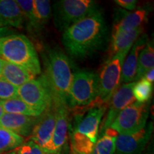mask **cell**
Returning a JSON list of instances; mask_svg holds the SVG:
<instances>
[{
  "label": "cell",
  "mask_w": 154,
  "mask_h": 154,
  "mask_svg": "<svg viewBox=\"0 0 154 154\" xmlns=\"http://www.w3.org/2000/svg\"><path fill=\"white\" fill-rule=\"evenodd\" d=\"M107 38L105 19L97 9L63 32L62 42L72 57L82 59L102 49Z\"/></svg>",
  "instance_id": "1"
},
{
  "label": "cell",
  "mask_w": 154,
  "mask_h": 154,
  "mask_svg": "<svg viewBox=\"0 0 154 154\" xmlns=\"http://www.w3.org/2000/svg\"><path fill=\"white\" fill-rule=\"evenodd\" d=\"M44 76L55 108L69 109V97L74 73L68 57L57 49L48 51L44 60Z\"/></svg>",
  "instance_id": "2"
},
{
  "label": "cell",
  "mask_w": 154,
  "mask_h": 154,
  "mask_svg": "<svg viewBox=\"0 0 154 154\" xmlns=\"http://www.w3.org/2000/svg\"><path fill=\"white\" fill-rule=\"evenodd\" d=\"M0 59L26 69L34 76L41 74L42 68L33 44L23 34L0 37Z\"/></svg>",
  "instance_id": "3"
},
{
  "label": "cell",
  "mask_w": 154,
  "mask_h": 154,
  "mask_svg": "<svg viewBox=\"0 0 154 154\" xmlns=\"http://www.w3.org/2000/svg\"><path fill=\"white\" fill-rule=\"evenodd\" d=\"M107 105H94L84 116H76L71 140L74 154H91L97 141L100 124Z\"/></svg>",
  "instance_id": "4"
},
{
  "label": "cell",
  "mask_w": 154,
  "mask_h": 154,
  "mask_svg": "<svg viewBox=\"0 0 154 154\" xmlns=\"http://www.w3.org/2000/svg\"><path fill=\"white\" fill-rule=\"evenodd\" d=\"M130 49L117 53L106 61L99 76V93L94 105H107L121 83L124 60Z\"/></svg>",
  "instance_id": "5"
},
{
  "label": "cell",
  "mask_w": 154,
  "mask_h": 154,
  "mask_svg": "<svg viewBox=\"0 0 154 154\" xmlns=\"http://www.w3.org/2000/svg\"><path fill=\"white\" fill-rule=\"evenodd\" d=\"M97 9L91 0H61L54 4L51 11L55 26L63 32Z\"/></svg>",
  "instance_id": "6"
},
{
  "label": "cell",
  "mask_w": 154,
  "mask_h": 154,
  "mask_svg": "<svg viewBox=\"0 0 154 154\" xmlns=\"http://www.w3.org/2000/svg\"><path fill=\"white\" fill-rule=\"evenodd\" d=\"M99 93V76L91 72L74 73L69 97V108L93 105Z\"/></svg>",
  "instance_id": "7"
},
{
  "label": "cell",
  "mask_w": 154,
  "mask_h": 154,
  "mask_svg": "<svg viewBox=\"0 0 154 154\" xmlns=\"http://www.w3.org/2000/svg\"><path fill=\"white\" fill-rule=\"evenodd\" d=\"M149 101H135L119 113L109 128L118 134H133L140 131L146 127L149 115Z\"/></svg>",
  "instance_id": "8"
},
{
  "label": "cell",
  "mask_w": 154,
  "mask_h": 154,
  "mask_svg": "<svg viewBox=\"0 0 154 154\" xmlns=\"http://www.w3.org/2000/svg\"><path fill=\"white\" fill-rule=\"evenodd\" d=\"M17 95L40 115L54 106L51 91L44 76L30 80L19 86Z\"/></svg>",
  "instance_id": "9"
},
{
  "label": "cell",
  "mask_w": 154,
  "mask_h": 154,
  "mask_svg": "<svg viewBox=\"0 0 154 154\" xmlns=\"http://www.w3.org/2000/svg\"><path fill=\"white\" fill-rule=\"evenodd\" d=\"M153 124L133 134H118L116 138L115 154H141L151 138Z\"/></svg>",
  "instance_id": "10"
},
{
  "label": "cell",
  "mask_w": 154,
  "mask_h": 154,
  "mask_svg": "<svg viewBox=\"0 0 154 154\" xmlns=\"http://www.w3.org/2000/svg\"><path fill=\"white\" fill-rule=\"evenodd\" d=\"M134 84L135 82L124 84L119 87L111 96L109 102V109L106 119L103 121V129L106 131L109 128L119 113L136 101L132 91Z\"/></svg>",
  "instance_id": "11"
},
{
  "label": "cell",
  "mask_w": 154,
  "mask_h": 154,
  "mask_svg": "<svg viewBox=\"0 0 154 154\" xmlns=\"http://www.w3.org/2000/svg\"><path fill=\"white\" fill-rule=\"evenodd\" d=\"M68 108L60 106L57 108V120L51 140L44 151L47 154H52L60 151L68 139L69 131Z\"/></svg>",
  "instance_id": "12"
},
{
  "label": "cell",
  "mask_w": 154,
  "mask_h": 154,
  "mask_svg": "<svg viewBox=\"0 0 154 154\" xmlns=\"http://www.w3.org/2000/svg\"><path fill=\"white\" fill-rule=\"evenodd\" d=\"M57 120V108L52 106L46 111L38 118L34 126L29 139L34 140L42 149L51 140Z\"/></svg>",
  "instance_id": "13"
},
{
  "label": "cell",
  "mask_w": 154,
  "mask_h": 154,
  "mask_svg": "<svg viewBox=\"0 0 154 154\" xmlns=\"http://www.w3.org/2000/svg\"><path fill=\"white\" fill-rule=\"evenodd\" d=\"M117 14L112 30V36L126 33L142 27L148 17L146 9H138L131 12L120 10Z\"/></svg>",
  "instance_id": "14"
},
{
  "label": "cell",
  "mask_w": 154,
  "mask_h": 154,
  "mask_svg": "<svg viewBox=\"0 0 154 154\" xmlns=\"http://www.w3.org/2000/svg\"><path fill=\"white\" fill-rule=\"evenodd\" d=\"M38 117L12 114L5 113L0 119V127L11 131L22 137H26L32 134Z\"/></svg>",
  "instance_id": "15"
},
{
  "label": "cell",
  "mask_w": 154,
  "mask_h": 154,
  "mask_svg": "<svg viewBox=\"0 0 154 154\" xmlns=\"http://www.w3.org/2000/svg\"><path fill=\"white\" fill-rule=\"evenodd\" d=\"M147 43V36L143 34L135 42L131 48L128 57L125 59L121 73V82L124 84L134 82L137 71L138 56Z\"/></svg>",
  "instance_id": "16"
},
{
  "label": "cell",
  "mask_w": 154,
  "mask_h": 154,
  "mask_svg": "<svg viewBox=\"0 0 154 154\" xmlns=\"http://www.w3.org/2000/svg\"><path fill=\"white\" fill-rule=\"evenodd\" d=\"M25 19L20 7L14 0H0V27H24Z\"/></svg>",
  "instance_id": "17"
},
{
  "label": "cell",
  "mask_w": 154,
  "mask_h": 154,
  "mask_svg": "<svg viewBox=\"0 0 154 154\" xmlns=\"http://www.w3.org/2000/svg\"><path fill=\"white\" fill-rule=\"evenodd\" d=\"M1 77L17 88L35 79V76L26 69L6 61L2 69Z\"/></svg>",
  "instance_id": "18"
},
{
  "label": "cell",
  "mask_w": 154,
  "mask_h": 154,
  "mask_svg": "<svg viewBox=\"0 0 154 154\" xmlns=\"http://www.w3.org/2000/svg\"><path fill=\"white\" fill-rule=\"evenodd\" d=\"M143 27H140L137 29L126 33L119 34L112 36L109 49L110 57H113L117 53L126 49H130L135 42L139 38L143 32Z\"/></svg>",
  "instance_id": "19"
},
{
  "label": "cell",
  "mask_w": 154,
  "mask_h": 154,
  "mask_svg": "<svg viewBox=\"0 0 154 154\" xmlns=\"http://www.w3.org/2000/svg\"><path fill=\"white\" fill-rule=\"evenodd\" d=\"M153 68H154L153 44L147 42L138 56L137 71L134 82L140 79L148 71Z\"/></svg>",
  "instance_id": "20"
},
{
  "label": "cell",
  "mask_w": 154,
  "mask_h": 154,
  "mask_svg": "<svg viewBox=\"0 0 154 154\" xmlns=\"http://www.w3.org/2000/svg\"><path fill=\"white\" fill-rule=\"evenodd\" d=\"M117 135L115 131L107 128L105 134L96 141L91 154H114Z\"/></svg>",
  "instance_id": "21"
},
{
  "label": "cell",
  "mask_w": 154,
  "mask_h": 154,
  "mask_svg": "<svg viewBox=\"0 0 154 154\" xmlns=\"http://www.w3.org/2000/svg\"><path fill=\"white\" fill-rule=\"evenodd\" d=\"M2 106L5 113L38 117L41 116L32 109L29 106L22 101L19 97L2 101Z\"/></svg>",
  "instance_id": "22"
},
{
  "label": "cell",
  "mask_w": 154,
  "mask_h": 154,
  "mask_svg": "<svg viewBox=\"0 0 154 154\" xmlns=\"http://www.w3.org/2000/svg\"><path fill=\"white\" fill-rule=\"evenodd\" d=\"M24 138L11 131L0 127V154H3L19 147Z\"/></svg>",
  "instance_id": "23"
},
{
  "label": "cell",
  "mask_w": 154,
  "mask_h": 154,
  "mask_svg": "<svg viewBox=\"0 0 154 154\" xmlns=\"http://www.w3.org/2000/svg\"><path fill=\"white\" fill-rule=\"evenodd\" d=\"M36 29L41 28L49 20L51 14L50 2L47 0H33Z\"/></svg>",
  "instance_id": "24"
},
{
  "label": "cell",
  "mask_w": 154,
  "mask_h": 154,
  "mask_svg": "<svg viewBox=\"0 0 154 154\" xmlns=\"http://www.w3.org/2000/svg\"><path fill=\"white\" fill-rule=\"evenodd\" d=\"M153 84L143 78L135 82L132 90L135 100L139 103H146L149 101L153 94Z\"/></svg>",
  "instance_id": "25"
},
{
  "label": "cell",
  "mask_w": 154,
  "mask_h": 154,
  "mask_svg": "<svg viewBox=\"0 0 154 154\" xmlns=\"http://www.w3.org/2000/svg\"><path fill=\"white\" fill-rule=\"evenodd\" d=\"M16 2L20 7L28 26L32 29L36 30L33 0H16Z\"/></svg>",
  "instance_id": "26"
},
{
  "label": "cell",
  "mask_w": 154,
  "mask_h": 154,
  "mask_svg": "<svg viewBox=\"0 0 154 154\" xmlns=\"http://www.w3.org/2000/svg\"><path fill=\"white\" fill-rule=\"evenodd\" d=\"M17 90L18 88L0 77V101H5L18 97Z\"/></svg>",
  "instance_id": "27"
},
{
  "label": "cell",
  "mask_w": 154,
  "mask_h": 154,
  "mask_svg": "<svg viewBox=\"0 0 154 154\" xmlns=\"http://www.w3.org/2000/svg\"><path fill=\"white\" fill-rule=\"evenodd\" d=\"M14 154H47L34 140L29 139L13 151Z\"/></svg>",
  "instance_id": "28"
},
{
  "label": "cell",
  "mask_w": 154,
  "mask_h": 154,
  "mask_svg": "<svg viewBox=\"0 0 154 154\" xmlns=\"http://www.w3.org/2000/svg\"><path fill=\"white\" fill-rule=\"evenodd\" d=\"M115 2L122 8L129 11L134 10L137 5L136 0H116Z\"/></svg>",
  "instance_id": "29"
},
{
  "label": "cell",
  "mask_w": 154,
  "mask_h": 154,
  "mask_svg": "<svg viewBox=\"0 0 154 154\" xmlns=\"http://www.w3.org/2000/svg\"><path fill=\"white\" fill-rule=\"evenodd\" d=\"M142 78L145 79L146 81L153 84L154 81V68L150 69L147 72L144 74V76Z\"/></svg>",
  "instance_id": "30"
},
{
  "label": "cell",
  "mask_w": 154,
  "mask_h": 154,
  "mask_svg": "<svg viewBox=\"0 0 154 154\" xmlns=\"http://www.w3.org/2000/svg\"><path fill=\"white\" fill-rule=\"evenodd\" d=\"M52 154H74V153H73L71 148H69L67 144H65L60 151L56 152V153H52Z\"/></svg>",
  "instance_id": "31"
},
{
  "label": "cell",
  "mask_w": 154,
  "mask_h": 154,
  "mask_svg": "<svg viewBox=\"0 0 154 154\" xmlns=\"http://www.w3.org/2000/svg\"><path fill=\"white\" fill-rule=\"evenodd\" d=\"M5 113V111L4 110V108L2 106V101H0V119L3 116V115Z\"/></svg>",
  "instance_id": "32"
},
{
  "label": "cell",
  "mask_w": 154,
  "mask_h": 154,
  "mask_svg": "<svg viewBox=\"0 0 154 154\" xmlns=\"http://www.w3.org/2000/svg\"><path fill=\"white\" fill-rule=\"evenodd\" d=\"M5 61L0 59V76H1L2 72V69L4 67V65H5Z\"/></svg>",
  "instance_id": "33"
},
{
  "label": "cell",
  "mask_w": 154,
  "mask_h": 154,
  "mask_svg": "<svg viewBox=\"0 0 154 154\" xmlns=\"http://www.w3.org/2000/svg\"><path fill=\"white\" fill-rule=\"evenodd\" d=\"M9 154H14V152H11V153H9Z\"/></svg>",
  "instance_id": "34"
},
{
  "label": "cell",
  "mask_w": 154,
  "mask_h": 154,
  "mask_svg": "<svg viewBox=\"0 0 154 154\" xmlns=\"http://www.w3.org/2000/svg\"><path fill=\"white\" fill-rule=\"evenodd\" d=\"M0 77H1V76H0Z\"/></svg>",
  "instance_id": "35"
}]
</instances>
